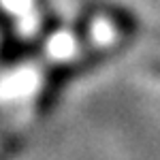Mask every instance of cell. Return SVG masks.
Segmentation results:
<instances>
[{"label": "cell", "instance_id": "cell-1", "mask_svg": "<svg viewBox=\"0 0 160 160\" xmlns=\"http://www.w3.org/2000/svg\"><path fill=\"white\" fill-rule=\"evenodd\" d=\"M156 71H158V73H160V64H156Z\"/></svg>", "mask_w": 160, "mask_h": 160}]
</instances>
